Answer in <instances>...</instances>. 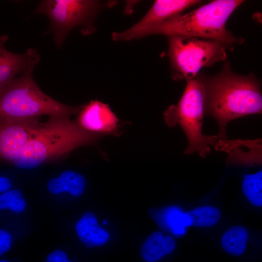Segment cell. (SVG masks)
<instances>
[{"label": "cell", "mask_w": 262, "mask_h": 262, "mask_svg": "<svg viewBox=\"0 0 262 262\" xmlns=\"http://www.w3.org/2000/svg\"><path fill=\"white\" fill-rule=\"evenodd\" d=\"M69 118L50 117L43 122L12 163L19 169H34L98 138L99 134L85 130Z\"/></svg>", "instance_id": "3"}, {"label": "cell", "mask_w": 262, "mask_h": 262, "mask_svg": "<svg viewBox=\"0 0 262 262\" xmlns=\"http://www.w3.org/2000/svg\"><path fill=\"white\" fill-rule=\"evenodd\" d=\"M115 3L91 0H44L40 2L34 13L44 14L49 18V31L60 49L67 34L76 27H80L84 35L93 33L96 30L93 22L99 12L114 6Z\"/></svg>", "instance_id": "7"}, {"label": "cell", "mask_w": 262, "mask_h": 262, "mask_svg": "<svg viewBox=\"0 0 262 262\" xmlns=\"http://www.w3.org/2000/svg\"><path fill=\"white\" fill-rule=\"evenodd\" d=\"M201 2L198 0H157L146 15L128 29L112 34L115 41H128L141 38L142 33L150 27L172 16L181 14L186 9Z\"/></svg>", "instance_id": "8"}, {"label": "cell", "mask_w": 262, "mask_h": 262, "mask_svg": "<svg viewBox=\"0 0 262 262\" xmlns=\"http://www.w3.org/2000/svg\"><path fill=\"white\" fill-rule=\"evenodd\" d=\"M47 262H73L67 259L66 254L61 250H55L49 254Z\"/></svg>", "instance_id": "21"}, {"label": "cell", "mask_w": 262, "mask_h": 262, "mask_svg": "<svg viewBox=\"0 0 262 262\" xmlns=\"http://www.w3.org/2000/svg\"><path fill=\"white\" fill-rule=\"evenodd\" d=\"M12 236L7 230L0 228V256L3 255L11 248Z\"/></svg>", "instance_id": "20"}, {"label": "cell", "mask_w": 262, "mask_h": 262, "mask_svg": "<svg viewBox=\"0 0 262 262\" xmlns=\"http://www.w3.org/2000/svg\"><path fill=\"white\" fill-rule=\"evenodd\" d=\"M9 38L0 34V96L7 86L17 77L40 61L37 49L29 48L22 54L11 52L5 45Z\"/></svg>", "instance_id": "10"}, {"label": "cell", "mask_w": 262, "mask_h": 262, "mask_svg": "<svg viewBox=\"0 0 262 262\" xmlns=\"http://www.w3.org/2000/svg\"><path fill=\"white\" fill-rule=\"evenodd\" d=\"M79 240L87 248L102 246L109 239L108 231L99 226L96 215L91 212L84 213L76 225Z\"/></svg>", "instance_id": "13"}, {"label": "cell", "mask_w": 262, "mask_h": 262, "mask_svg": "<svg viewBox=\"0 0 262 262\" xmlns=\"http://www.w3.org/2000/svg\"><path fill=\"white\" fill-rule=\"evenodd\" d=\"M243 0H215L186 14H179L146 30L141 38L154 34L180 35L210 39L229 46L241 44L242 37L234 35L226 28V23Z\"/></svg>", "instance_id": "2"}, {"label": "cell", "mask_w": 262, "mask_h": 262, "mask_svg": "<svg viewBox=\"0 0 262 262\" xmlns=\"http://www.w3.org/2000/svg\"><path fill=\"white\" fill-rule=\"evenodd\" d=\"M190 221V225L196 227H209L215 225L221 217L218 209L210 206L198 207L185 213Z\"/></svg>", "instance_id": "17"}, {"label": "cell", "mask_w": 262, "mask_h": 262, "mask_svg": "<svg viewBox=\"0 0 262 262\" xmlns=\"http://www.w3.org/2000/svg\"><path fill=\"white\" fill-rule=\"evenodd\" d=\"M86 184V180L82 175L67 170L58 177L49 180L47 186L49 191L54 195L67 192L74 196H78L83 193Z\"/></svg>", "instance_id": "15"}, {"label": "cell", "mask_w": 262, "mask_h": 262, "mask_svg": "<svg viewBox=\"0 0 262 262\" xmlns=\"http://www.w3.org/2000/svg\"><path fill=\"white\" fill-rule=\"evenodd\" d=\"M262 139L255 140L218 139L214 146L217 150L228 153V159L232 163L244 164L262 163Z\"/></svg>", "instance_id": "12"}, {"label": "cell", "mask_w": 262, "mask_h": 262, "mask_svg": "<svg viewBox=\"0 0 262 262\" xmlns=\"http://www.w3.org/2000/svg\"><path fill=\"white\" fill-rule=\"evenodd\" d=\"M77 123L85 130L98 134L115 131L118 121L108 105L98 100L83 105Z\"/></svg>", "instance_id": "11"}, {"label": "cell", "mask_w": 262, "mask_h": 262, "mask_svg": "<svg viewBox=\"0 0 262 262\" xmlns=\"http://www.w3.org/2000/svg\"><path fill=\"white\" fill-rule=\"evenodd\" d=\"M102 223L103 225H107L108 224V221L106 220H103L102 221Z\"/></svg>", "instance_id": "23"}, {"label": "cell", "mask_w": 262, "mask_h": 262, "mask_svg": "<svg viewBox=\"0 0 262 262\" xmlns=\"http://www.w3.org/2000/svg\"><path fill=\"white\" fill-rule=\"evenodd\" d=\"M186 85L177 105L170 106L164 113L165 123L170 127L179 125L188 140L184 153L191 155L197 152L206 158L211 152L218 137L204 135L202 125L204 112V93L202 83L197 76L186 80Z\"/></svg>", "instance_id": "5"}, {"label": "cell", "mask_w": 262, "mask_h": 262, "mask_svg": "<svg viewBox=\"0 0 262 262\" xmlns=\"http://www.w3.org/2000/svg\"><path fill=\"white\" fill-rule=\"evenodd\" d=\"M11 186V181L8 177L0 176V194L10 190Z\"/></svg>", "instance_id": "22"}, {"label": "cell", "mask_w": 262, "mask_h": 262, "mask_svg": "<svg viewBox=\"0 0 262 262\" xmlns=\"http://www.w3.org/2000/svg\"><path fill=\"white\" fill-rule=\"evenodd\" d=\"M248 232L242 226H235L228 229L222 234L221 242L224 250L228 254L239 256L245 251Z\"/></svg>", "instance_id": "16"}, {"label": "cell", "mask_w": 262, "mask_h": 262, "mask_svg": "<svg viewBox=\"0 0 262 262\" xmlns=\"http://www.w3.org/2000/svg\"><path fill=\"white\" fill-rule=\"evenodd\" d=\"M176 246V241L172 236H164L161 232L156 231L150 234L142 244L140 256L144 262H158L172 253Z\"/></svg>", "instance_id": "14"}, {"label": "cell", "mask_w": 262, "mask_h": 262, "mask_svg": "<svg viewBox=\"0 0 262 262\" xmlns=\"http://www.w3.org/2000/svg\"><path fill=\"white\" fill-rule=\"evenodd\" d=\"M0 262H9L8 261L4 260H0Z\"/></svg>", "instance_id": "24"}, {"label": "cell", "mask_w": 262, "mask_h": 262, "mask_svg": "<svg viewBox=\"0 0 262 262\" xmlns=\"http://www.w3.org/2000/svg\"><path fill=\"white\" fill-rule=\"evenodd\" d=\"M34 66L15 78L0 96V122H11L47 115L69 118L79 113L83 105L70 106L45 93L35 82Z\"/></svg>", "instance_id": "4"}, {"label": "cell", "mask_w": 262, "mask_h": 262, "mask_svg": "<svg viewBox=\"0 0 262 262\" xmlns=\"http://www.w3.org/2000/svg\"><path fill=\"white\" fill-rule=\"evenodd\" d=\"M27 203L21 192L16 189H11L0 194V210H10L20 213L25 210Z\"/></svg>", "instance_id": "19"}, {"label": "cell", "mask_w": 262, "mask_h": 262, "mask_svg": "<svg viewBox=\"0 0 262 262\" xmlns=\"http://www.w3.org/2000/svg\"><path fill=\"white\" fill-rule=\"evenodd\" d=\"M197 75L204 89L205 115L216 121L219 139H227L226 127L231 120L262 113L260 81L253 73L237 74L231 70L229 62L226 60L216 74Z\"/></svg>", "instance_id": "1"}, {"label": "cell", "mask_w": 262, "mask_h": 262, "mask_svg": "<svg viewBox=\"0 0 262 262\" xmlns=\"http://www.w3.org/2000/svg\"><path fill=\"white\" fill-rule=\"evenodd\" d=\"M171 77L174 81L195 78L204 67L227 60V50L234 47L222 42L180 35H167Z\"/></svg>", "instance_id": "6"}, {"label": "cell", "mask_w": 262, "mask_h": 262, "mask_svg": "<svg viewBox=\"0 0 262 262\" xmlns=\"http://www.w3.org/2000/svg\"><path fill=\"white\" fill-rule=\"evenodd\" d=\"M38 117L0 122V160L12 163L40 128Z\"/></svg>", "instance_id": "9"}, {"label": "cell", "mask_w": 262, "mask_h": 262, "mask_svg": "<svg viewBox=\"0 0 262 262\" xmlns=\"http://www.w3.org/2000/svg\"><path fill=\"white\" fill-rule=\"evenodd\" d=\"M262 171L246 174L242 182L243 193L251 204L256 207L262 206Z\"/></svg>", "instance_id": "18"}]
</instances>
